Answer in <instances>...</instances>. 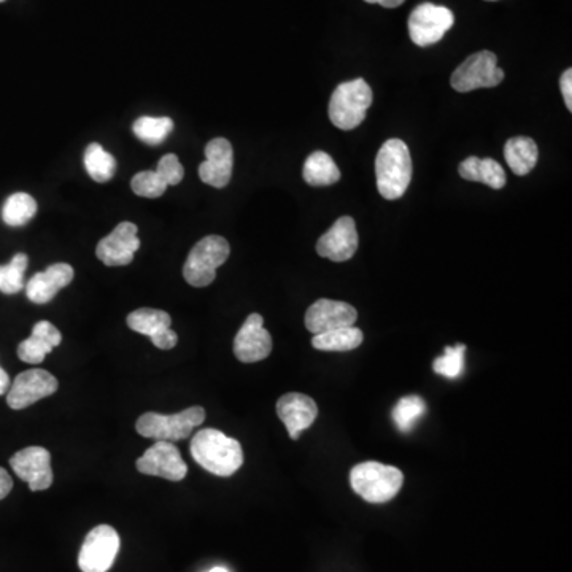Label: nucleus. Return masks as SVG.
Segmentation results:
<instances>
[{"label":"nucleus","instance_id":"nucleus-1","mask_svg":"<svg viewBox=\"0 0 572 572\" xmlns=\"http://www.w3.org/2000/svg\"><path fill=\"white\" fill-rule=\"evenodd\" d=\"M194 461L215 476L229 477L244 464V450L239 441L218 429H202L191 441Z\"/></svg>","mask_w":572,"mask_h":572},{"label":"nucleus","instance_id":"nucleus-2","mask_svg":"<svg viewBox=\"0 0 572 572\" xmlns=\"http://www.w3.org/2000/svg\"><path fill=\"white\" fill-rule=\"evenodd\" d=\"M375 177L379 193L387 201H396L406 194L412 180V158L401 139L383 143L375 158Z\"/></svg>","mask_w":572,"mask_h":572},{"label":"nucleus","instance_id":"nucleus-3","mask_svg":"<svg viewBox=\"0 0 572 572\" xmlns=\"http://www.w3.org/2000/svg\"><path fill=\"white\" fill-rule=\"evenodd\" d=\"M404 476L395 466L366 461L350 472V485L356 495L372 504L388 503L401 491Z\"/></svg>","mask_w":572,"mask_h":572},{"label":"nucleus","instance_id":"nucleus-4","mask_svg":"<svg viewBox=\"0 0 572 572\" xmlns=\"http://www.w3.org/2000/svg\"><path fill=\"white\" fill-rule=\"evenodd\" d=\"M372 101L371 86L363 78L341 83L329 101V120L342 131H352L366 120Z\"/></svg>","mask_w":572,"mask_h":572},{"label":"nucleus","instance_id":"nucleus-5","mask_svg":"<svg viewBox=\"0 0 572 572\" xmlns=\"http://www.w3.org/2000/svg\"><path fill=\"white\" fill-rule=\"evenodd\" d=\"M205 420V410L201 406L178 412V414L163 415L147 412L137 420V433L156 441L177 442L190 437L194 428H198Z\"/></svg>","mask_w":572,"mask_h":572},{"label":"nucleus","instance_id":"nucleus-6","mask_svg":"<svg viewBox=\"0 0 572 572\" xmlns=\"http://www.w3.org/2000/svg\"><path fill=\"white\" fill-rule=\"evenodd\" d=\"M231 247L228 240L220 236H207L194 245L185 266L183 277L186 282L196 288H204L213 283L217 277V269L226 263Z\"/></svg>","mask_w":572,"mask_h":572},{"label":"nucleus","instance_id":"nucleus-7","mask_svg":"<svg viewBox=\"0 0 572 572\" xmlns=\"http://www.w3.org/2000/svg\"><path fill=\"white\" fill-rule=\"evenodd\" d=\"M503 80L504 70L499 69L495 53L484 50L461 62L450 77V85L458 93H471L480 88H495Z\"/></svg>","mask_w":572,"mask_h":572},{"label":"nucleus","instance_id":"nucleus-8","mask_svg":"<svg viewBox=\"0 0 572 572\" xmlns=\"http://www.w3.org/2000/svg\"><path fill=\"white\" fill-rule=\"evenodd\" d=\"M453 23L455 16L450 8L429 2L418 5L409 16L410 40L417 47H431L444 39V35L453 28Z\"/></svg>","mask_w":572,"mask_h":572},{"label":"nucleus","instance_id":"nucleus-9","mask_svg":"<svg viewBox=\"0 0 572 572\" xmlns=\"http://www.w3.org/2000/svg\"><path fill=\"white\" fill-rule=\"evenodd\" d=\"M120 544V536L115 528L109 525L96 526L89 531L83 542L78 555V566L83 572L109 571L120 552Z\"/></svg>","mask_w":572,"mask_h":572},{"label":"nucleus","instance_id":"nucleus-10","mask_svg":"<svg viewBox=\"0 0 572 572\" xmlns=\"http://www.w3.org/2000/svg\"><path fill=\"white\" fill-rule=\"evenodd\" d=\"M137 471L145 476L163 477L171 482L185 479L188 466L183 461L180 450L172 442L156 441L137 460Z\"/></svg>","mask_w":572,"mask_h":572},{"label":"nucleus","instance_id":"nucleus-11","mask_svg":"<svg viewBox=\"0 0 572 572\" xmlns=\"http://www.w3.org/2000/svg\"><path fill=\"white\" fill-rule=\"evenodd\" d=\"M58 391V380L43 369H29L21 372L8 391V406L13 410L26 409L40 399L55 395Z\"/></svg>","mask_w":572,"mask_h":572},{"label":"nucleus","instance_id":"nucleus-12","mask_svg":"<svg viewBox=\"0 0 572 572\" xmlns=\"http://www.w3.org/2000/svg\"><path fill=\"white\" fill-rule=\"evenodd\" d=\"M10 466L16 476L24 480L32 491L48 490L53 484V469L51 455L43 447H28L15 453Z\"/></svg>","mask_w":572,"mask_h":572},{"label":"nucleus","instance_id":"nucleus-13","mask_svg":"<svg viewBox=\"0 0 572 572\" xmlns=\"http://www.w3.org/2000/svg\"><path fill=\"white\" fill-rule=\"evenodd\" d=\"M272 352V337L264 329L263 317L259 314L248 315L242 328L234 339V355L242 363H258L266 360Z\"/></svg>","mask_w":572,"mask_h":572},{"label":"nucleus","instance_id":"nucleus-14","mask_svg":"<svg viewBox=\"0 0 572 572\" xmlns=\"http://www.w3.org/2000/svg\"><path fill=\"white\" fill-rule=\"evenodd\" d=\"M140 248V239L137 237V226L124 221L113 229L112 234L104 237L96 248L97 258L105 266H128L134 259V253Z\"/></svg>","mask_w":572,"mask_h":572},{"label":"nucleus","instance_id":"nucleus-15","mask_svg":"<svg viewBox=\"0 0 572 572\" xmlns=\"http://www.w3.org/2000/svg\"><path fill=\"white\" fill-rule=\"evenodd\" d=\"M356 318L358 312L347 302L320 299L307 310L306 328L312 334L328 333L355 325Z\"/></svg>","mask_w":572,"mask_h":572},{"label":"nucleus","instance_id":"nucleus-16","mask_svg":"<svg viewBox=\"0 0 572 572\" xmlns=\"http://www.w3.org/2000/svg\"><path fill=\"white\" fill-rule=\"evenodd\" d=\"M358 231L352 217H342L334 223L333 228L320 237L317 242V253L321 258H328L334 263H344L355 256L358 250Z\"/></svg>","mask_w":572,"mask_h":572},{"label":"nucleus","instance_id":"nucleus-17","mask_svg":"<svg viewBox=\"0 0 572 572\" xmlns=\"http://www.w3.org/2000/svg\"><path fill=\"white\" fill-rule=\"evenodd\" d=\"M205 161L199 166L202 182L213 188H225L231 182L234 167V150L229 140L218 137L210 140L205 147Z\"/></svg>","mask_w":572,"mask_h":572},{"label":"nucleus","instance_id":"nucleus-18","mask_svg":"<svg viewBox=\"0 0 572 572\" xmlns=\"http://www.w3.org/2000/svg\"><path fill=\"white\" fill-rule=\"evenodd\" d=\"M171 315L164 310L143 309L132 312L128 317V326L132 331L148 336L155 347L171 350L178 344V336L171 329Z\"/></svg>","mask_w":572,"mask_h":572},{"label":"nucleus","instance_id":"nucleus-19","mask_svg":"<svg viewBox=\"0 0 572 572\" xmlns=\"http://www.w3.org/2000/svg\"><path fill=\"white\" fill-rule=\"evenodd\" d=\"M277 414L288 429L291 439L296 441L302 431L310 428L317 420V402L302 393H288L277 402Z\"/></svg>","mask_w":572,"mask_h":572},{"label":"nucleus","instance_id":"nucleus-20","mask_svg":"<svg viewBox=\"0 0 572 572\" xmlns=\"http://www.w3.org/2000/svg\"><path fill=\"white\" fill-rule=\"evenodd\" d=\"M74 280V269L66 263L53 264L47 271L32 275L26 285V294L34 304H47L56 294Z\"/></svg>","mask_w":572,"mask_h":572},{"label":"nucleus","instance_id":"nucleus-21","mask_svg":"<svg viewBox=\"0 0 572 572\" xmlns=\"http://www.w3.org/2000/svg\"><path fill=\"white\" fill-rule=\"evenodd\" d=\"M61 341V333L55 325H51L50 321H39L32 329L31 337L18 345V356L24 363H43L48 353L53 352Z\"/></svg>","mask_w":572,"mask_h":572},{"label":"nucleus","instance_id":"nucleus-22","mask_svg":"<svg viewBox=\"0 0 572 572\" xmlns=\"http://www.w3.org/2000/svg\"><path fill=\"white\" fill-rule=\"evenodd\" d=\"M461 178L468 182H479L490 186L493 190H503L507 178L503 166L496 163L495 159H480L477 156H469L460 164Z\"/></svg>","mask_w":572,"mask_h":572},{"label":"nucleus","instance_id":"nucleus-23","mask_svg":"<svg viewBox=\"0 0 572 572\" xmlns=\"http://www.w3.org/2000/svg\"><path fill=\"white\" fill-rule=\"evenodd\" d=\"M504 158L515 175L525 177L538 164L539 148L530 137H514L506 142Z\"/></svg>","mask_w":572,"mask_h":572},{"label":"nucleus","instance_id":"nucleus-24","mask_svg":"<svg viewBox=\"0 0 572 572\" xmlns=\"http://www.w3.org/2000/svg\"><path fill=\"white\" fill-rule=\"evenodd\" d=\"M302 177L307 185L321 188V186H331L341 180V171L334 163V159L325 151H315L304 164Z\"/></svg>","mask_w":572,"mask_h":572},{"label":"nucleus","instance_id":"nucleus-25","mask_svg":"<svg viewBox=\"0 0 572 572\" xmlns=\"http://www.w3.org/2000/svg\"><path fill=\"white\" fill-rule=\"evenodd\" d=\"M363 341V331L355 326H348L328 333L315 334L312 345L323 352H350L360 347Z\"/></svg>","mask_w":572,"mask_h":572},{"label":"nucleus","instance_id":"nucleus-26","mask_svg":"<svg viewBox=\"0 0 572 572\" xmlns=\"http://www.w3.org/2000/svg\"><path fill=\"white\" fill-rule=\"evenodd\" d=\"M37 213V202L28 193H15L5 201L2 207V220L5 225L18 228L32 220Z\"/></svg>","mask_w":572,"mask_h":572},{"label":"nucleus","instance_id":"nucleus-27","mask_svg":"<svg viewBox=\"0 0 572 572\" xmlns=\"http://www.w3.org/2000/svg\"><path fill=\"white\" fill-rule=\"evenodd\" d=\"M85 167L94 182H110L116 172V159L99 143H91L85 151Z\"/></svg>","mask_w":572,"mask_h":572},{"label":"nucleus","instance_id":"nucleus-28","mask_svg":"<svg viewBox=\"0 0 572 572\" xmlns=\"http://www.w3.org/2000/svg\"><path fill=\"white\" fill-rule=\"evenodd\" d=\"M132 131L136 134L137 139L142 140L143 143L159 145L174 131V121L169 116H161V118L142 116L136 120L132 126Z\"/></svg>","mask_w":572,"mask_h":572},{"label":"nucleus","instance_id":"nucleus-29","mask_svg":"<svg viewBox=\"0 0 572 572\" xmlns=\"http://www.w3.org/2000/svg\"><path fill=\"white\" fill-rule=\"evenodd\" d=\"M426 414V404L420 396L410 395L399 399L393 409V422L402 433H410L418 420Z\"/></svg>","mask_w":572,"mask_h":572},{"label":"nucleus","instance_id":"nucleus-30","mask_svg":"<svg viewBox=\"0 0 572 572\" xmlns=\"http://www.w3.org/2000/svg\"><path fill=\"white\" fill-rule=\"evenodd\" d=\"M29 259L24 253L13 256L10 263L0 266V291L5 294H16L23 290L24 272Z\"/></svg>","mask_w":572,"mask_h":572},{"label":"nucleus","instance_id":"nucleus-31","mask_svg":"<svg viewBox=\"0 0 572 572\" xmlns=\"http://www.w3.org/2000/svg\"><path fill=\"white\" fill-rule=\"evenodd\" d=\"M464 353L466 345L463 344L457 347H445L444 355L434 360V372L445 379H458L464 371Z\"/></svg>","mask_w":572,"mask_h":572},{"label":"nucleus","instance_id":"nucleus-32","mask_svg":"<svg viewBox=\"0 0 572 572\" xmlns=\"http://www.w3.org/2000/svg\"><path fill=\"white\" fill-rule=\"evenodd\" d=\"M131 188L137 196L155 199L166 193L167 185L158 177L156 172L145 171L134 175L131 182Z\"/></svg>","mask_w":572,"mask_h":572},{"label":"nucleus","instance_id":"nucleus-33","mask_svg":"<svg viewBox=\"0 0 572 572\" xmlns=\"http://www.w3.org/2000/svg\"><path fill=\"white\" fill-rule=\"evenodd\" d=\"M156 174L167 186H175L182 182L185 171H183L182 163H180L177 155L169 153V155L159 159Z\"/></svg>","mask_w":572,"mask_h":572},{"label":"nucleus","instance_id":"nucleus-34","mask_svg":"<svg viewBox=\"0 0 572 572\" xmlns=\"http://www.w3.org/2000/svg\"><path fill=\"white\" fill-rule=\"evenodd\" d=\"M561 94L565 99L566 107L569 112H572V70H566L565 74L561 75L560 80Z\"/></svg>","mask_w":572,"mask_h":572},{"label":"nucleus","instance_id":"nucleus-35","mask_svg":"<svg viewBox=\"0 0 572 572\" xmlns=\"http://www.w3.org/2000/svg\"><path fill=\"white\" fill-rule=\"evenodd\" d=\"M13 480L12 477L8 476V472L4 468H0V499H4L8 496V493L12 491Z\"/></svg>","mask_w":572,"mask_h":572},{"label":"nucleus","instance_id":"nucleus-36","mask_svg":"<svg viewBox=\"0 0 572 572\" xmlns=\"http://www.w3.org/2000/svg\"><path fill=\"white\" fill-rule=\"evenodd\" d=\"M364 2H368V4H379L385 8H396L404 4L406 0H364Z\"/></svg>","mask_w":572,"mask_h":572},{"label":"nucleus","instance_id":"nucleus-37","mask_svg":"<svg viewBox=\"0 0 572 572\" xmlns=\"http://www.w3.org/2000/svg\"><path fill=\"white\" fill-rule=\"evenodd\" d=\"M8 387H10V377L4 369L0 368V396L7 393Z\"/></svg>","mask_w":572,"mask_h":572},{"label":"nucleus","instance_id":"nucleus-38","mask_svg":"<svg viewBox=\"0 0 572 572\" xmlns=\"http://www.w3.org/2000/svg\"><path fill=\"white\" fill-rule=\"evenodd\" d=\"M209 572H229L226 568H221V566H217V568L210 569Z\"/></svg>","mask_w":572,"mask_h":572},{"label":"nucleus","instance_id":"nucleus-39","mask_svg":"<svg viewBox=\"0 0 572 572\" xmlns=\"http://www.w3.org/2000/svg\"><path fill=\"white\" fill-rule=\"evenodd\" d=\"M0 2H5V0H0Z\"/></svg>","mask_w":572,"mask_h":572},{"label":"nucleus","instance_id":"nucleus-40","mask_svg":"<svg viewBox=\"0 0 572 572\" xmlns=\"http://www.w3.org/2000/svg\"><path fill=\"white\" fill-rule=\"evenodd\" d=\"M490 2H495V0H490Z\"/></svg>","mask_w":572,"mask_h":572}]
</instances>
